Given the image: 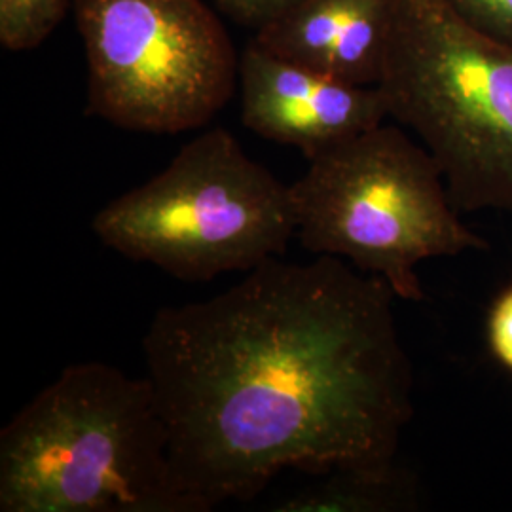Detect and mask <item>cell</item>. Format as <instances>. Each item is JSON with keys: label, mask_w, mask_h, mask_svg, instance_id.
Masks as SVG:
<instances>
[{"label": "cell", "mask_w": 512, "mask_h": 512, "mask_svg": "<svg viewBox=\"0 0 512 512\" xmlns=\"http://www.w3.org/2000/svg\"><path fill=\"white\" fill-rule=\"evenodd\" d=\"M395 298L344 258L274 256L219 296L156 311L147 376L203 512L255 499L283 469L395 465L414 416Z\"/></svg>", "instance_id": "obj_1"}, {"label": "cell", "mask_w": 512, "mask_h": 512, "mask_svg": "<svg viewBox=\"0 0 512 512\" xmlns=\"http://www.w3.org/2000/svg\"><path fill=\"white\" fill-rule=\"evenodd\" d=\"M0 512H203L171 458L156 389L80 363L0 431Z\"/></svg>", "instance_id": "obj_2"}, {"label": "cell", "mask_w": 512, "mask_h": 512, "mask_svg": "<svg viewBox=\"0 0 512 512\" xmlns=\"http://www.w3.org/2000/svg\"><path fill=\"white\" fill-rule=\"evenodd\" d=\"M389 118L420 137L452 205L512 213V46L442 0H395L378 84Z\"/></svg>", "instance_id": "obj_3"}, {"label": "cell", "mask_w": 512, "mask_h": 512, "mask_svg": "<svg viewBox=\"0 0 512 512\" xmlns=\"http://www.w3.org/2000/svg\"><path fill=\"white\" fill-rule=\"evenodd\" d=\"M291 196L306 251L344 258L410 302L425 296L423 260L488 249L459 220L433 156L397 126L380 124L311 158Z\"/></svg>", "instance_id": "obj_4"}, {"label": "cell", "mask_w": 512, "mask_h": 512, "mask_svg": "<svg viewBox=\"0 0 512 512\" xmlns=\"http://www.w3.org/2000/svg\"><path fill=\"white\" fill-rule=\"evenodd\" d=\"M97 239L133 262L183 281L251 272L285 255L296 236L291 184L215 128L186 143L147 183L107 203L92 222Z\"/></svg>", "instance_id": "obj_5"}, {"label": "cell", "mask_w": 512, "mask_h": 512, "mask_svg": "<svg viewBox=\"0 0 512 512\" xmlns=\"http://www.w3.org/2000/svg\"><path fill=\"white\" fill-rule=\"evenodd\" d=\"M86 114L173 135L207 126L239 82V55L205 0H74Z\"/></svg>", "instance_id": "obj_6"}, {"label": "cell", "mask_w": 512, "mask_h": 512, "mask_svg": "<svg viewBox=\"0 0 512 512\" xmlns=\"http://www.w3.org/2000/svg\"><path fill=\"white\" fill-rule=\"evenodd\" d=\"M243 126L311 160L389 118L378 86H359L272 54L255 38L239 55Z\"/></svg>", "instance_id": "obj_7"}, {"label": "cell", "mask_w": 512, "mask_h": 512, "mask_svg": "<svg viewBox=\"0 0 512 512\" xmlns=\"http://www.w3.org/2000/svg\"><path fill=\"white\" fill-rule=\"evenodd\" d=\"M395 25V0H302L256 31L272 54L359 86H378Z\"/></svg>", "instance_id": "obj_8"}, {"label": "cell", "mask_w": 512, "mask_h": 512, "mask_svg": "<svg viewBox=\"0 0 512 512\" xmlns=\"http://www.w3.org/2000/svg\"><path fill=\"white\" fill-rule=\"evenodd\" d=\"M416 490L397 465L385 469H342L279 499L275 512H389L414 509Z\"/></svg>", "instance_id": "obj_9"}, {"label": "cell", "mask_w": 512, "mask_h": 512, "mask_svg": "<svg viewBox=\"0 0 512 512\" xmlns=\"http://www.w3.org/2000/svg\"><path fill=\"white\" fill-rule=\"evenodd\" d=\"M74 0H0V44L8 52L42 46L65 19Z\"/></svg>", "instance_id": "obj_10"}, {"label": "cell", "mask_w": 512, "mask_h": 512, "mask_svg": "<svg viewBox=\"0 0 512 512\" xmlns=\"http://www.w3.org/2000/svg\"><path fill=\"white\" fill-rule=\"evenodd\" d=\"M478 33L512 46V0H442Z\"/></svg>", "instance_id": "obj_11"}, {"label": "cell", "mask_w": 512, "mask_h": 512, "mask_svg": "<svg viewBox=\"0 0 512 512\" xmlns=\"http://www.w3.org/2000/svg\"><path fill=\"white\" fill-rule=\"evenodd\" d=\"M213 6L245 27L260 31L268 23L281 18L302 0H211Z\"/></svg>", "instance_id": "obj_12"}, {"label": "cell", "mask_w": 512, "mask_h": 512, "mask_svg": "<svg viewBox=\"0 0 512 512\" xmlns=\"http://www.w3.org/2000/svg\"><path fill=\"white\" fill-rule=\"evenodd\" d=\"M488 344L495 359L512 370V287L495 300L490 311Z\"/></svg>", "instance_id": "obj_13"}]
</instances>
